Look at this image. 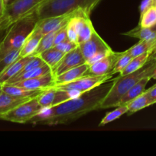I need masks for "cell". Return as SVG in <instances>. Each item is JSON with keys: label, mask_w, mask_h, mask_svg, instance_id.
Masks as SVG:
<instances>
[{"label": "cell", "mask_w": 156, "mask_h": 156, "mask_svg": "<svg viewBox=\"0 0 156 156\" xmlns=\"http://www.w3.org/2000/svg\"><path fill=\"white\" fill-rule=\"evenodd\" d=\"M156 24V6H151L140 16L139 25L142 27H151Z\"/></svg>", "instance_id": "obj_28"}, {"label": "cell", "mask_w": 156, "mask_h": 156, "mask_svg": "<svg viewBox=\"0 0 156 156\" xmlns=\"http://www.w3.org/2000/svg\"><path fill=\"white\" fill-rule=\"evenodd\" d=\"M58 30L50 32V33L47 34L43 35L42 38H41L39 44H38V47H37L36 50L34 52L32 56H39L41 53H43L44 51L47 50V49L53 47L54 40L55 34H56Z\"/></svg>", "instance_id": "obj_27"}, {"label": "cell", "mask_w": 156, "mask_h": 156, "mask_svg": "<svg viewBox=\"0 0 156 156\" xmlns=\"http://www.w3.org/2000/svg\"><path fill=\"white\" fill-rule=\"evenodd\" d=\"M101 0H47L36 12L38 20L70 13L76 10L91 14Z\"/></svg>", "instance_id": "obj_4"}, {"label": "cell", "mask_w": 156, "mask_h": 156, "mask_svg": "<svg viewBox=\"0 0 156 156\" xmlns=\"http://www.w3.org/2000/svg\"><path fill=\"white\" fill-rule=\"evenodd\" d=\"M38 21L35 12L17 21L6 30V35L0 41V59L12 50L21 49Z\"/></svg>", "instance_id": "obj_3"}, {"label": "cell", "mask_w": 156, "mask_h": 156, "mask_svg": "<svg viewBox=\"0 0 156 156\" xmlns=\"http://www.w3.org/2000/svg\"><path fill=\"white\" fill-rule=\"evenodd\" d=\"M156 69V61L149 60L139 69L115 78L113 85L100 105V109L116 108L122 96L145 77H151Z\"/></svg>", "instance_id": "obj_2"}, {"label": "cell", "mask_w": 156, "mask_h": 156, "mask_svg": "<svg viewBox=\"0 0 156 156\" xmlns=\"http://www.w3.org/2000/svg\"><path fill=\"white\" fill-rule=\"evenodd\" d=\"M145 91L148 95L154 101V103H156V84L148 89L145 90Z\"/></svg>", "instance_id": "obj_37"}, {"label": "cell", "mask_w": 156, "mask_h": 156, "mask_svg": "<svg viewBox=\"0 0 156 156\" xmlns=\"http://www.w3.org/2000/svg\"><path fill=\"white\" fill-rule=\"evenodd\" d=\"M6 5V2H5V0H0V15L2 14Z\"/></svg>", "instance_id": "obj_38"}, {"label": "cell", "mask_w": 156, "mask_h": 156, "mask_svg": "<svg viewBox=\"0 0 156 156\" xmlns=\"http://www.w3.org/2000/svg\"><path fill=\"white\" fill-rule=\"evenodd\" d=\"M31 98H32L15 97L2 91L0 93V117L19 105L20 104L28 101Z\"/></svg>", "instance_id": "obj_17"}, {"label": "cell", "mask_w": 156, "mask_h": 156, "mask_svg": "<svg viewBox=\"0 0 156 156\" xmlns=\"http://www.w3.org/2000/svg\"><path fill=\"white\" fill-rule=\"evenodd\" d=\"M78 46H79L81 53H82L86 61L99 52L112 50L110 46L99 36L96 30L93 32V35L90 40L79 44Z\"/></svg>", "instance_id": "obj_12"}, {"label": "cell", "mask_w": 156, "mask_h": 156, "mask_svg": "<svg viewBox=\"0 0 156 156\" xmlns=\"http://www.w3.org/2000/svg\"><path fill=\"white\" fill-rule=\"evenodd\" d=\"M151 29H152V30H154V31H156V24H154V26H153V27H151Z\"/></svg>", "instance_id": "obj_41"}, {"label": "cell", "mask_w": 156, "mask_h": 156, "mask_svg": "<svg viewBox=\"0 0 156 156\" xmlns=\"http://www.w3.org/2000/svg\"><path fill=\"white\" fill-rule=\"evenodd\" d=\"M84 63H86V60L78 46L76 49L64 55L60 62L53 69H51V73L54 77H56L70 69Z\"/></svg>", "instance_id": "obj_9"}, {"label": "cell", "mask_w": 156, "mask_h": 156, "mask_svg": "<svg viewBox=\"0 0 156 156\" xmlns=\"http://www.w3.org/2000/svg\"><path fill=\"white\" fill-rule=\"evenodd\" d=\"M124 52L112 51L108 56L100 60L89 66L85 75L88 76H102L111 73L118 59L121 57Z\"/></svg>", "instance_id": "obj_10"}, {"label": "cell", "mask_w": 156, "mask_h": 156, "mask_svg": "<svg viewBox=\"0 0 156 156\" xmlns=\"http://www.w3.org/2000/svg\"><path fill=\"white\" fill-rule=\"evenodd\" d=\"M154 104H155L154 101L148 95L146 91H145L142 94H140L137 98H134L125 105L128 108L127 114H132L137 111H140V110L150 106V105H154Z\"/></svg>", "instance_id": "obj_21"}, {"label": "cell", "mask_w": 156, "mask_h": 156, "mask_svg": "<svg viewBox=\"0 0 156 156\" xmlns=\"http://www.w3.org/2000/svg\"><path fill=\"white\" fill-rule=\"evenodd\" d=\"M152 5L154 6L156 5V0H152Z\"/></svg>", "instance_id": "obj_43"}, {"label": "cell", "mask_w": 156, "mask_h": 156, "mask_svg": "<svg viewBox=\"0 0 156 156\" xmlns=\"http://www.w3.org/2000/svg\"><path fill=\"white\" fill-rule=\"evenodd\" d=\"M64 54L65 53L60 51L55 47H52L41 53L38 56H40L47 65H48L50 68L53 69L62 59Z\"/></svg>", "instance_id": "obj_24"}, {"label": "cell", "mask_w": 156, "mask_h": 156, "mask_svg": "<svg viewBox=\"0 0 156 156\" xmlns=\"http://www.w3.org/2000/svg\"><path fill=\"white\" fill-rule=\"evenodd\" d=\"M114 79L115 78H112L99 86L59 105L42 108L29 123L50 126L64 124L73 121L91 111L100 109L101 104L113 86Z\"/></svg>", "instance_id": "obj_1"}, {"label": "cell", "mask_w": 156, "mask_h": 156, "mask_svg": "<svg viewBox=\"0 0 156 156\" xmlns=\"http://www.w3.org/2000/svg\"><path fill=\"white\" fill-rule=\"evenodd\" d=\"M38 101V96L20 104L9 112L0 117V120L18 123H29L42 110Z\"/></svg>", "instance_id": "obj_6"}, {"label": "cell", "mask_w": 156, "mask_h": 156, "mask_svg": "<svg viewBox=\"0 0 156 156\" xmlns=\"http://www.w3.org/2000/svg\"><path fill=\"white\" fill-rule=\"evenodd\" d=\"M47 0H13L6 4L0 15L1 31L7 30L12 24L26 16L32 15Z\"/></svg>", "instance_id": "obj_5"}, {"label": "cell", "mask_w": 156, "mask_h": 156, "mask_svg": "<svg viewBox=\"0 0 156 156\" xmlns=\"http://www.w3.org/2000/svg\"><path fill=\"white\" fill-rule=\"evenodd\" d=\"M151 77H145L142 79H141L139 82L136 84L132 88H130L123 96H122V98L119 100V101L118 102L117 106H120V105H125L127 103H128L129 101H131L132 100H133L134 98H137L138 96H139L140 94H142L144 91H145V87L146 85L148 84V82H149V80L151 79Z\"/></svg>", "instance_id": "obj_18"}, {"label": "cell", "mask_w": 156, "mask_h": 156, "mask_svg": "<svg viewBox=\"0 0 156 156\" xmlns=\"http://www.w3.org/2000/svg\"><path fill=\"white\" fill-rule=\"evenodd\" d=\"M77 47V44H76V43L74 42H72V41H70L69 39L66 40L65 41H63V42L54 46V47H55L56 49L59 50L60 51L63 52L64 53H69V52L72 51L73 50L76 49Z\"/></svg>", "instance_id": "obj_32"}, {"label": "cell", "mask_w": 156, "mask_h": 156, "mask_svg": "<svg viewBox=\"0 0 156 156\" xmlns=\"http://www.w3.org/2000/svg\"><path fill=\"white\" fill-rule=\"evenodd\" d=\"M43 34L41 33L39 30L36 27L34 28L32 33L28 35L27 39L25 40L24 43L23 44L22 47L20 50L19 57H24V56H32L34 52L36 50L40 41L42 38Z\"/></svg>", "instance_id": "obj_15"}, {"label": "cell", "mask_w": 156, "mask_h": 156, "mask_svg": "<svg viewBox=\"0 0 156 156\" xmlns=\"http://www.w3.org/2000/svg\"><path fill=\"white\" fill-rule=\"evenodd\" d=\"M79 93L50 88L38 96V101L43 108H50L79 95Z\"/></svg>", "instance_id": "obj_8"}, {"label": "cell", "mask_w": 156, "mask_h": 156, "mask_svg": "<svg viewBox=\"0 0 156 156\" xmlns=\"http://www.w3.org/2000/svg\"><path fill=\"white\" fill-rule=\"evenodd\" d=\"M152 0H142L141 2L140 6H139V12H140V16L148 10L151 6H152Z\"/></svg>", "instance_id": "obj_36"}, {"label": "cell", "mask_w": 156, "mask_h": 156, "mask_svg": "<svg viewBox=\"0 0 156 156\" xmlns=\"http://www.w3.org/2000/svg\"><path fill=\"white\" fill-rule=\"evenodd\" d=\"M151 79H156V69L154 70V73H153V74H152V76H151Z\"/></svg>", "instance_id": "obj_40"}, {"label": "cell", "mask_w": 156, "mask_h": 156, "mask_svg": "<svg viewBox=\"0 0 156 156\" xmlns=\"http://www.w3.org/2000/svg\"><path fill=\"white\" fill-rule=\"evenodd\" d=\"M149 59L156 61V51H154V53H152L151 55H150L149 58H148V60H149Z\"/></svg>", "instance_id": "obj_39"}, {"label": "cell", "mask_w": 156, "mask_h": 156, "mask_svg": "<svg viewBox=\"0 0 156 156\" xmlns=\"http://www.w3.org/2000/svg\"><path fill=\"white\" fill-rule=\"evenodd\" d=\"M20 50L21 49L12 50L0 59V73L4 71L11 63H12L14 61L16 60L19 57Z\"/></svg>", "instance_id": "obj_30"}, {"label": "cell", "mask_w": 156, "mask_h": 156, "mask_svg": "<svg viewBox=\"0 0 156 156\" xmlns=\"http://www.w3.org/2000/svg\"><path fill=\"white\" fill-rule=\"evenodd\" d=\"M127 51L132 57L145 53H154L156 51V37L147 41H139Z\"/></svg>", "instance_id": "obj_22"}, {"label": "cell", "mask_w": 156, "mask_h": 156, "mask_svg": "<svg viewBox=\"0 0 156 156\" xmlns=\"http://www.w3.org/2000/svg\"><path fill=\"white\" fill-rule=\"evenodd\" d=\"M9 0H5V2H6V4H8V3H9Z\"/></svg>", "instance_id": "obj_44"}, {"label": "cell", "mask_w": 156, "mask_h": 156, "mask_svg": "<svg viewBox=\"0 0 156 156\" xmlns=\"http://www.w3.org/2000/svg\"><path fill=\"white\" fill-rule=\"evenodd\" d=\"M155 6H156V5H155Z\"/></svg>", "instance_id": "obj_46"}, {"label": "cell", "mask_w": 156, "mask_h": 156, "mask_svg": "<svg viewBox=\"0 0 156 156\" xmlns=\"http://www.w3.org/2000/svg\"><path fill=\"white\" fill-rule=\"evenodd\" d=\"M76 11L68 14H65V15L38 20L36 24V27L41 31V33L43 35L59 30V29L67 25L70 19L73 17V15H74Z\"/></svg>", "instance_id": "obj_11"}, {"label": "cell", "mask_w": 156, "mask_h": 156, "mask_svg": "<svg viewBox=\"0 0 156 156\" xmlns=\"http://www.w3.org/2000/svg\"><path fill=\"white\" fill-rule=\"evenodd\" d=\"M67 39H68V36H67V25H66L65 27L59 29L57 31L56 34H55L54 40V46L57 45V44H60V43L63 42V41H65Z\"/></svg>", "instance_id": "obj_33"}, {"label": "cell", "mask_w": 156, "mask_h": 156, "mask_svg": "<svg viewBox=\"0 0 156 156\" xmlns=\"http://www.w3.org/2000/svg\"><path fill=\"white\" fill-rule=\"evenodd\" d=\"M122 34L138 38L140 41H147L156 37V31L153 30L151 27H142L140 25Z\"/></svg>", "instance_id": "obj_25"}, {"label": "cell", "mask_w": 156, "mask_h": 156, "mask_svg": "<svg viewBox=\"0 0 156 156\" xmlns=\"http://www.w3.org/2000/svg\"><path fill=\"white\" fill-rule=\"evenodd\" d=\"M2 85H3V84L0 83V93L2 91Z\"/></svg>", "instance_id": "obj_42"}, {"label": "cell", "mask_w": 156, "mask_h": 156, "mask_svg": "<svg viewBox=\"0 0 156 156\" xmlns=\"http://www.w3.org/2000/svg\"><path fill=\"white\" fill-rule=\"evenodd\" d=\"M46 90V89H45ZM44 90H31L27 88L17 86L13 84L5 83L2 85V91L10 94L20 98H35L39 95Z\"/></svg>", "instance_id": "obj_20"}, {"label": "cell", "mask_w": 156, "mask_h": 156, "mask_svg": "<svg viewBox=\"0 0 156 156\" xmlns=\"http://www.w3.org/2000/svg\"><path fill=\"white\" fill-rule=\"evenodd\" d=\"M50 73H51V68L48 65H47V64H44V66H41L38 67V68L32 69L26 72H23V73H19L16 76H15L12 79H9L6 83L13 84L15 83V82H20V81L25 80V79L39 77V76H44V75H46Z\"/></svg>", "instance_id": "obj_19"}, {"label": "cell", "mask_w": 156, "mask_h": 156, "mask_svg": "<svg viewBox=\"0 0 156 156\" xmlns=\"http://www.w3.org/2000/svg\"><path fill=\"white\" fill-rule=\"evenodd\" d=\"M95 30H95L94 27H93V24H92L91 20L90 19L87 21V24L83 27V28L80 30L79 33H78V45L90 40Z\"/></svg>", "instance_id": "obj_29"}, {"label": "cell", "mask_w": 156, "mask_h": 156, "mask_svg": "<svg viewBox=\"0 0 156 156\" xmlns=\"http://www.w3.org/2000/svg\"><path fill=\"white\" fill-rule=\"evenodd\" d=\"M151 54V53H145L133 57L127 66L121 72L120 76H125L142 68L148 61V58Z\"/></svg>", "instance_id": "obj_23"}, {"label": "cell", "mask_w": 156, "mask_h": 156, "mask_svg": "<svg viewBox=\"0 0 156 156\" xmlns=\"http://www.w3.org/2000/svg\"><path fill=\"white\" fill-rule=\"evenodd\" d=\"M132 58V56L128 53L127 50L124 51L123 54L121 56V57L118 59L117 62L115 64V66L113 69L112 70L111 74L114 75L117 73H121L127 66V65L129 63Z\"/></svg>", "instance_id": "obj_31"}, {"label": "cell", "mask_w": 156, "mask_h": 156, "mask_svg": "<svg viewBox=\"0 0 156 156\" xmlns=\"http://www.w3.org/2000/svg\"><path fill=\"white\" fill-rule=\"evenodd\" d=\"M112 51H113V50H109V51L99 52V53H96V54H94L93 56H92L91 57L89 58V59L86 61V63L88 64L89 66L91 65V64L94 63V62H97V61L102 59V58H104V57H106V56H108V55L110 54Z\"/></svg>", "instance_id": "obj_34"}, {"label": "cell", "mask_w": 156, "mask_h": 156, "mask_svg": "<svg viewBox=\"0 0 156 156\" xmlns=\"http://www.w3.org/2000/svg\"><path fill=\"white\" fill-rule=\"evenodd\" d=\"M88 67V64L84 63L61 73L59 76L54 77V86L70 83V82H73L79 78L82 77L87 73Z\"/></svg>", "instance_id": "obj_14"}, {"label": "cell", "mask_w": 156, "mask_h": 156, "mask_svg": "<svg viewBox=\"0 0 156 156\" xmlns=\"http://www.w3.org/2000/svg\"><path fill=\"white\" fill-rule=\"evenodd\" d=\"M0 23H1V20H0ZM0 32H1V28H0Z\"/></svg>", "instance_id": "obj_45"}, {"label": "cell", "mask_w": 156, "mask_h": 156, "mask_svg": "<svg viewBox=\"0 0 156 156\" xmlns=\"http://www.w3.org/2000/svg\"><path fill=\"white\" fill-rule=\"evenodd\" d=\"M113 75H112L111 73L102 75V76L84 75L82 77L79 78L78 79L70 82V83L55 85L52 88H58V89L64 90V91H74V92L81 94V93L90 91V90L99 86L101 84L107 82L113 78Z\"/></svg>", "instance_id": "obj_7"}, {"label": "cell", "mask_w": 156, "mask_h": 156, "mask_svg": "<svg viewBox=\"0 0 156 156\" xmlns=\"http://www.w3.org/2000/svg\"><path fill=\"white\" fill-rule=\"evenodd\" d=\"M32 57V56L18 57L16 60L11 63L4 71L0 73V83H6L9 79L18 74Z\"/></svg>", "instance_id": "obj_16"}, {"label": "cell", "mask_w": 156, "mask_h": 156, "mask_svg": "<svg viewBox=\"0 0 156 156\" xmlns=\"http://www.w3.org/2000/svg\"><path fill=\"white\" fill-rule=\"evenodd\" d=\"M116 108V109L107 113L104 116V117H102V120L99 122V126H104L107 123H111V122L117 120L119 117H122V115L128 113V108H127L126 105H120V106H117Z\"/></svg>", "instance_id": "obj_26"}, {"label": "cell", "mask_w": 156, "mask_h": 156, "mask_svg": "<svg viewBox=\"0 0 156 156\" xmlns=\"http://www.w3.org/2000/svg\"><path fill=\"white\" fill-rule=\"evenodd\" d=\"M13 85L31 90H45L54 87V77L51 73L39 77L25 79L13 83Z\"/></svg>", "instance_id": "obj_13"}, {"label": "cell", "mask_w": 156, "mask_h": 156, "mask_svg": "<svg viewBox=\"0 0 156 156\" xmlns=\"http://www.w3.org/2000/svg\"><path fill=\"white\" fill-rule=\"evenodd\" d=\"M67 36H68V39L72 42H74L77 44V39H78V34L76 33V30L67 24Z\"/></svg>", "instance_id": "obj_35"}]
</instances>
